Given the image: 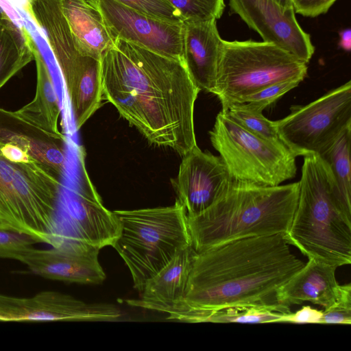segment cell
I'll return each instance as SVG.
<instances>
[{"mask_svg":"<svg viewBox=\"0 0 351 351\" xmlns=\"http://www.w3.org/2000/svg\"><path fill=\"white\" fill-rule=\"evenodd\" d=\"M209 134L234 181L275 186L295 176L296 157L283 143L271 142L251 133L222 110Z\"/></svg>","mask_w":351,"mask_h":351,"instance_id":"8","label":"cell"},{"mask_svg":"<svg viewBox=\"0 0 351 351\" xmlns=\"http://www.w3.org/2000/svg\"><path fill=\"white\" fill-rule=\"evenodd\" d=\"M238 14L263 41L274 43L308 63L315 47L308 34L298 24L293 8H285L276 0H229Z\"/></svg>","mask_w":351,"mask_h":351,"instance_id":"12","label":"cell"},{"mask_svg":"<svg viewBox=\"0 0 351 351\" xmlns=\"http://www.w3.org/2000/svg\"><path fill=\"white\" fill-rule=\"evenodd\" d=\"M296 208L285 234L308 258L337 268L351 263V217L341 203L331 171L317 154L304 156Z\"/></svg>","mask_w":351,"mask_h":351,"instance_id":"4","label":"cell"},{"mask_svg":"<svg viewBox=\"0 0 351 351\" xmlns=\"http://www.w3.org/2000/svg\"><path fill=\"white\" fill-rule=\"evenodd\" d=\"M102 99L150 143L184 156L195 145L200 90L182 60L121 39L101 58Z\"/></svg>","mask_w":351,"mask_h":351,"instance_id":"1","label":"cell"},{"mask_svg":"<svg viewBox=\"0 0 351 351\" xmlns=\"http://www.w3.org/2000/svg\"><path fill=\"white\" fill-rule=\"evenodd\" d=\"M291 312L289 307L279 304L230 307L212 312L206 322L274 323Z\"/></svg>","mask_w":351,"mask_h":351,"instance_id":"24","label":"cell"},{"mask_svg":"<svg viewBox=\"0 0 351 351\" xmlns=\"http://www.w3.org/2000/svg\"><path fill=\"white\" fill-rule=\"evenodd\" d=\"M181 14L184 21H203L219 19L224 0H167Z\"/></svg>","mask_w":351,"mask_h":351,"instance_id":"26","label":"cell"},{"mask_svg":"<svg viewBox=\"0 0 351 351\" xmlns=\"http://www.w3.org/2000/svg\"><path fill=\"white\" fill-rule=\"evenodd\" d=\"M58 69L78 130L100 107L103 99L101 60L80 53Z\"/></svg>","mask_w":351,"mask_h":351,"instance_id":"17","label":"cell"},{"mask_svg":"<svg viewBox=\"0 0 351 351\" xmlns=\"http://www.w3.org/2000/svg\"><path fill=\"white\" fill-rule=\"evenodd\" d=\"M10 16L8 14L4 11L3 8L0 5V21L3 19H9Z\"/></svg>","mask_w":351,"mask_h":351,"instance_id":"36","label":"cell"},{"mask_svg":"<svg viewBox=\"0 0 351 351\" xmlns=\"http://www.w3.org/2000/svg\"><path fill=\"white\" fill-rule=\"evenodd\" d=\"M323 311L313 308L310 306H304L295 313L284 314L276 322L293 324H320Z\"/></svg>","mask_w":351,"mask_h":351,"instance_id":"32","label":"cell"},{"mask_svg":"<svg viewBox=\"0 0 351 351\" xmlns=\"http://www.w3.org/2000/svg\"><path fill=\"white\" fill-rule=\"evenodd\" d=\"M307 64L267 42L222 40L213 94L222 109L241 103L247 95L285 80L302 81Z\"/></svg>","mask_w":351,"mask_h":351,"instance_id":"7","label":"cell"},{"mask_svg":"<svg viewBox=\"0 0 351 351\" xmlns=\"http://www.w3.org/2000/svg\"><path fill=\"white\" fill-rule=\"evenodd\" d=\"M233 182L219 156L195 145L183 156L178 174L171 180L177 199L193 217L210 206Z\"/></svg>","mask_w":351,"mask_h":351,"instance_id":"13","label":"cell"},{"mask_svg":"<svg viewBox=\"0 0 351 351\" xmlns=\"http://www.w3.org/2000/svg\"><path fill=\"white\" fill-rule=\"evenodd\" d=\"M217 20L184 21L182 61L200 90L213 94L222 40Z\"/></svg>","mask_w":351,"mask_h":351,"instance_id":"16","label":"cell"},{"mask_svg":"<svg viewBox=\"0 0 351 351\" xmlns=\"http://www.w3.org/2000/svg\"><path fill=\"white\" fill-rule=\"evenodd\" d=\"M299 189V181L263 186L233 180L206 209L187 217L193 247L198 253L248 237L286 234Z\"/></svg>","mask_w":351,"mask_h":351,"instance_id":"3","label":"cell"},{"mask_svg":"<svg viewBox=\"0 0 351 351\" xmlns=\"http://www.w3.org/2000/svg\"><path fill=\"white\" fill-rule=\"evenodd\" d=\"M336 269L320 261L308 258V262L278 289V303L290 308L292 305L309 302L327 308L335 301L339 292Z\"/></svg>","mask_w":351,"mask_h":351,"instance_id":"19","label":"cell"},{"mask_svg":"<svg viewBox=\"0 0 351 351\" xmlns=\"http://www.w3.org/2000/svg\"><path fill=\"white\" fill-rule=\"evenodd\" d=\"M351 125L319 156L328 166L346 213L351 217Z\"/></svg>","mask_w":351,"mask_h":351,"instance_id":"23","label":"cell"},{"mask_svg":"<svg viewBox=\"0 0 351 351\" xmlns=\"http://www.w3.org/2000/svg\"><path fill=\"white\" fill-rule=\"evenodd\" d=\"M100 249L82 243H66L51 249L36 247L20 262L34 274L67 283L99 285L106 279L98 261Z\"/></svg>","mask_w":351,"mask_h":351,"instance_id":"14","label":"cell"},{"mask_svg":"<svg viewBox=\"0 0 351 351\" xmlns=\"http://www.w3.org/2000/svg\"><path fill=\"white\" fill-rule=\"evenodd\" d=\"M0 152L4 158L13 162L27 163L36 161L26 151L20 147L13 145L5 144L1 145Z\"/></svg>","mask_w":351,"mask_h":351,"instance_id":"33","label":"cell"},{"mask_svg":"<svg viewBox=\"0 0 351 351\" xmlns=\"http://www.w3.org/2000/svg\"><path fill=\"white\" fill-rule=\"evenodd\" d=\"M113 212L120 233L112 247L140 293L179 250L192 245L186 213L178 200L170 206Z\"/></svg>","mask_w":351,"mask_h":351,"instance_id":"5","label":"cell"},{"mask_svg":"<svg viewBox=\"0 0 351 351\" xmlns=\"http://www.w3.org/2000/svg\"><path fill=\"white\" fill-rule=\"evenodd\" d=\"M300 82L298 80H289L270 84L247 95L241 103H248L263 111L285 93L298 86Z\"/></svg>","mask_w":351,"mask_h":351,"instance_id":"30","label":"cell"},{"mask_svg":"<svg viewBox=\"0 0 351 351\" xmlns=\"http://www.w3.org/2000/svg\"><path fill=\"white\" fill-rule=\"evenodd\" d=\"M114 42L121 39L182 60L183 23L158 19L116 0H95Z\"/></svg>","mask_w":351,"mask_h":351,"instance_id":"10","label":"cell"},{"mask_svg":"<svg viewBox=\"0 0 351 351\" xmlns=\"http://www.w3.org/2000/svg\"><path fill=\"white\" fill-rule=\"evenodd\" d=\"M284 234L242 239L197 252L183 300L168 318L188 310L278 304L277 292L304 263Z\"/></svg>","mask_w":351,"mask_h":351,"instance_id":"2","label":"cell"},{"mask_svg":"<svg viewBox=\"0 0 351 351\" xmlns=\"http://www.w3.org/2000/svg\"><path fill=\"white\" fill-rule=\"evenodd\" d=\"M10 144L21 147L30 156L61 180L66 162V138L49 132L0 108V146Z\"/></svg>","mask_w":351,"mask_h":351,"instance_id":"15","label":"cell"},{"mask_svg":"<svg viewBox=\"0 0 351 351\" xmlns=\"http://www.w3.org/2000/svg\"><path fill=\"white\" fill-rule=\"evenodd\" d=\"M61 188L37 162H13L0 152V226L53 245Z\"/></svg>","mask_w":351,"mask_h":351,"instance_id":"6","label":"cell"},{"mask_svg":"<svg viewBox=\"0 0 351 351\" xmlns=\"http://www.w3.org/2000/svg\"><path fill=\"white\" fill-rule=\"evenodd\" d=\"M337 0H292L295 13L306 17L325 14Z\"/></svg>","mask_w":351,"mask_h":351,"instance_id":"31","label":"cell"},{"mask_svg":"<svg viewBox=\"0 0 351 351\" xmlns=\"http://www.w3.org/2000/svg\"><path fill=\"white\" fill-rule=\"evenodd\" d=\"M32 36L10 18L0 21V89L20 70L34 60Z\"/></svg>","mask_w":351,"mask_h":351,"instance_id":"22","label":"cell"},{"mask_svg":"<svg viewBox=\"0 0 351 351\" xmlns=\"http://www.w3.org/2000/svg\"><path fill=\"white\" fill-rule=\"evenodd\" d=\"M339 46L345 51H349L351 48V31L350 28L344 29L339 33Z\"/></svg>","mask_w":351,"mask_h":351,"instance_id":"34","label":"cell"},{"mask_svg":"<svg viewBox=\"0 0 351 351\" xmlns=\"http://www.w3.org/2000/svg\"><path fill=\"white\" fill-rule=\"evenodd\" d=\"M31 46L36 65V88L33 100L15 111L29 123L53 134L61 133L58 128L60 114L58 98L49 67L35 41Z\"/></svg>","mask_w":351,"mask_h":351,"instance_id":"21","label":"cell"},{"mask_svg":"<svg viewBox=\"0 0 351 351\" xmlns=\"http://www.w3.org/2000/svg\"><path fill=\"white\" fill-rule=\"evenodd\" d=\"M140 12L163 20L183 23L181 14L167 0H116Z\"/></svg>","mask_w":351,"mask_h":351,"instance_id":"29","label":"cell"},{"mask_svg":"<svg viewBox=\"0 0 351 351\" xmlns=\"http://www.w3.org/2000/svg\"><path fill=\"white\" fill-rule=\"evenodd\" d=\"M279 137L297 157L319 155L351 125V82L274 121Z\"/></svg>","mask_w":351,"mask_h":351,"instance_id":"9","label":"cell"},{"mask_svg":"<svg viewBox=\"0 0 351 351\" xmlns=\"http://www.w3.org/2000/svg\"><path fill=\"white\" fill-rule=\"evenodd\" d=\"M222 111L251 133L271 142L282 143L275 122L265 117L263 111L252 105L248 103L235 104Z\"/></svg>","mask_w":351,"mask_h":351,"instance_id":"25","label":"cell"},{"mask_svg":"<svg viewBox=\"0 0 351 351\" xmlns=\"http://www.w3.org/2000/svg\"><path fill=\"white\" fill-rule=\"evenodd\" d=\"M197 254L192 245L179 250L172 259L145 283L141 297L130 305L166 313L184 298L189 273Z\"/></svg>","mask_w":351,"mask_h":351,"instance_id":"18","label":"cell"},{"mask_svg":"<svg viewBox=\"0 0 351 351\" xmlns=\"http://www.w3.org/2000/svg\"><path fill=\"white\" fill-rule=\"evenodd\" d=\"M38 243L34 237L28 234L0 227V258L20 261Z\"/></svg>","mask_w":351,"mask_h":351,"instance_id":"27","label":"cell"},{"mask_svg":"<svg viewBox=\"0 0 351 351\" xmlns=\"http://www.w3.org/2000/svg\"><path fill=\"white\" fill-rule=\"evenodd\" d=\"M280 5L285 8H291L293 7L292 0H276Z\"/></svg>","mask_w":351,"mask_h":351,"instance_id":"35","label":"cell"},{"mask_svg":"<svg viewBox=\"0 0 351 351\" xmlns=\"http://www.w3.org/2000/svg\"><path fill=\"white\" fill-rule=\"evenodd\" d=\"M122 316L115 305L88 304L58 291H41L31 298L0 293V322H115Z\"/></svg>","mask_w":351,"mask_h":351,"instance_id":"11","label":"cell"},{"mask_svg":"<svg viewBox=\"0 0 351 351\" xmlns=\"http://www.w3.org/2000/svg\"><path fill=\"white\" fill-rule=\"evenodd\" d=\"M61 7L81 55L101 60L114 46L95 0H61Z\"/></svg>","mask_w":351,"mask_h":351,"instance_id":"20","label":"cell"},{"mask_svg":"<svg viewBox=\"0 0 351 351\" xmlns=\"http://www.w3.org/2000/svg\"><path fill=\"white\" fill-rule=\"evenodd\" d=\"M320 324H351V285H340L335 301L323 311Z\"/></svg>","mask_w":351,"mask_h":351,"instance_id":"28","label":"cell"}]
</instances>
